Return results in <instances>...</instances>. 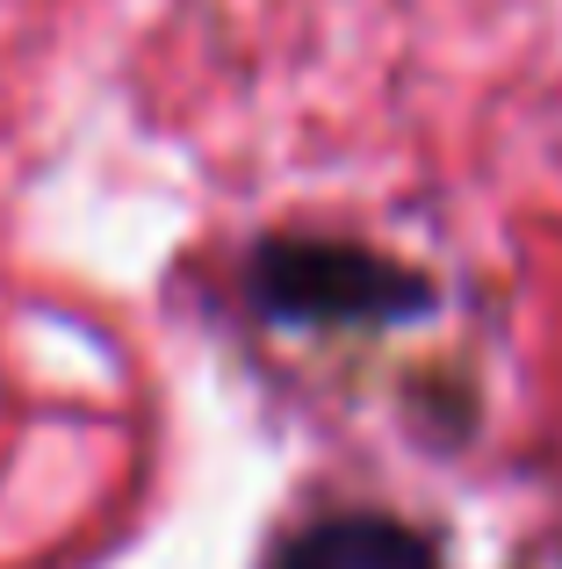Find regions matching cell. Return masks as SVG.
<instances>
[{"label":"cell","mask_w":562,"mask_h":569,"mask_svg":"<svg viewBox=\"0 0 562 569\" xmlns=\"http://www.w3.org/2000/svg\"><path fill=\"white\" fill-rule=\"evenodd\" d=\"M245 289L281 325H397L433 303L411 267L347 238H268L245 260Z\"/></svg>","instance_id":"cell-1"},{"label":"cell","mask_w":562,"mask_h":569,"mask_svg":"<svg viewBox=\"0 0 562 569\" xmlns=\"http://www.w3.org/2000/svg\"><path fill=\"white\" fill-rule=\"evenodd\" d=\"M274 569H440L433 548L411 527L382 512H332L318 527H303L289 548L274 556Z\"/></svg>","instance_id":"cell-2"}]
</instances>
